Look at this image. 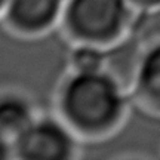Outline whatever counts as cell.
Segmentation results:
<instances>
[{
  "instance_id": "ba28073f",
  "label": "cell",
  "mask_w": 160,
  "mask_h": 160,
  "mask_svg": "<svg viewBox=\"0 0 160 160\" xmlns=\"http://www.w3.org/2000/svg\"><path fill=\"white\" fill-rule=\"evenodd\" d=\"M129 36L142 51L160 46V6L138 11Z\"/></svg>"
},
{
  "instance_id": "8fae6325",
  "label": "cell",
  "mask_w": 160,
  "mask_h": 160,
  "mask_svg": "<svg viewBox=\"0 0 160 160\" xmlns=\"http://www.w3.org/2000/svg\"><path fill=\"white\" fill-rule=\"evenodd\" d=\"M8 0H0V17H2V12H3V9H5V5Z\"/></svg>"
},
{
  "instance_id": "9c48e42d",
  "label": "cell",
  "mask_w": 160,
  "mask_h": 160,
  "mask_svg": "<svg viewBox=\"0 0 160 160\" xmlns=\"http://www.w3.org/2000/svg\"><path fill=\"white\" fill-rule=\"evenodd\" d=\"M133 8L137 11H142V9H150V8H156L160 6V0H129Z\"/></svg>"
},
{
  "instance_id": "52a82bcc",
  "label": "cell",
  "mask_w": 160,
  "mask_h": 160,
  "mask_svg": "<svg viewBox=\"0 0 160 160\" xmlns=\"http://www.w3.org/2000/svg\"><path fill=\"white\" fill-rule=\"evenodd\" d=\"M110 48H102L88 43H73L68 55V71L91 73L108 70Z\"/></svg>"
},
{
  "instance_id": "7a4b0ae2",
  "label": "cell",
  "mask_w": 160,
  "mask_h": 160,
  "mask_svg": "<svg viewBox=\"0 0 160 160\" xmlns=\"http://www.w3.org/2000/svg\"><path fill=\"white\" fill-rule=\"evenodd\" d=\"M137 12L129 0H67L59 25L73 43L110 48L131 34Z\"/></svg>"
},
{
  "instance_id": "8992f818",
  "label": "cell",
  "mask_w": 160,
  "mask_h": 160,
  "mask_svg": "<svg viewBox=\"0 0 160 160\" xmlns=\"http://www.w3.org/2000/svg\"><path fill=\"white\" fill-rule=\"evenodd\" d=\"M132 97L145 111L160 117V46L142 51Z\"/></svg>"
},
{
  "instance_id": "3957f363",
  "label": "cell",
  "mask_w": 160,
  "mask_h": 160,
  "mask_svg": "<svg viewBox=\"0 0 160 160\" xmlns=\"http://www.w3.org/2000/svg\"><path fill=\"white\" fill-rule=\"evenodd\" d=\"M77 132L61 117L37 114L31 125L12 145V159L68 160L79 154Z\"/></svg>"
},
{
  "instance_id": "5b68a950",
  "label": "cell",
  "mask_w": 160,
  "mask_h": 160,
  "mask_svg": "<svg viewBox=\"0 0 160 160\" xmlns=\"http://www.w3.org/2000/svg\"><path fill=\"white\" fill-rule=\"evenodd\" d=\"M39 111L27 97L17 92L0 93V139L11 148Z\"/></svg>"
},
{
  "instance_id": "277c9868",
  "label": "cell",
  "mask_w": 160,
  "mask_h": 160,
  "mask_svg": "<svg viewBox=\"0 0 160 160\" xmlns=\"http://www.w3.org/2000/svg\"><path fill=\"white\" fill-rule=\"evenodd\" d=\"M67 0H8L2 19L21 36H40L61 24Z\"/></svg>"
},
{
  "instance_id": "30bf717a",
  "label": "cell",
  "mask_w": 160,
  "mask_h": 160,
  "mask_svg": "<svg viewBox=\"0 0 160 160\" xmlns=\"http://www.w3.org/2000/svg\"><path fill=\"white\" fill-rule=\"evenodd\" d=\"M0 159H12L11 148L0 139Z\"/></svg>"
},
{
  "instance_id": "6da1fadb",
  "label": "cell",
  "mask_w": 160,
  "mask_h": 160,
  "mask_svg": "<svg viewBox=\"0 0 160 160\" xmlns=\"http://www.w3.org/2000/svg\"><path fill=\"white\" fill-rule=\"evenodd\" d=\"M129 97L108 70L68 71L58 92V114L80 138L101 137L123 122Z\"/></svg>"
}]
</instances>
